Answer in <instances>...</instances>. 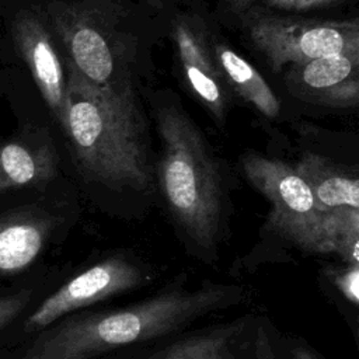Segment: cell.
<instances>
[{"label": "cell", "instance_id": "obj_1", "mask_svg": "<svg viewBox=\"0 0 359 359\" xmlns=\"http://www.w3.org/2000/svg\"><path fill=\"white\" fill-rule=\"evenodd\" d=\"M245 299L247 290L241 285L206 282L189 287L188 275L178 273L151 296L132 304L67 314L1 351V359H101L174 337Z\"/></svg>", "mask_w": 359, "mask_h": 359}, {"label": "cell", "instance_id": "obj_2", "mask_svg": "<svg viewBox=\"0 0 359 359\" xmlns=\"http://www.w3.org/2000/svg\"><path fill=\"white\" fill-rule=\"evenodd\" d=\"M66 133L81 174L111 189L151 184L143 122L130 84L98 87L66 59Z\"/></svg>", "mask_w": 359, "mask_h": 359}, {"label": "cell", "instance_id": "obj_3", "mask_svg": "<svg viewBox=\"0 0 359 359\" xmlns=\"http://www.w3.org/2000/svg\"><path fill=\"white\" fill-rule=\"evenodd\" d=\"M163 143L160 182L188 255L215 265L226 237V208L217 167L202 133L177 108L157 114Z\"/></svg>", "mask_w": 359, "mask_h": 359}, {"label": "cell", "instance_id": "obj_4", "mask_svg": "<svg viewBox=\"0 0 359 359\" xmlns=\"http://www.w3.org/2000/svg\"><path fill=\"white\" fill-rule=\"evenodd\" d=\"M154 278V269L140 258L123 251L111 252L41 297L0 338V349L4 351L24 342L67 314L142 289Z\"/></svg>", "mask_w": 359, "mask_h": 359}, {"label": "cell", "instance_id": "obj_5", "mask_svg": "<svg viewBox=\"0 0 359 359\" xmlns=\"http://www.w3.org/2000/svg\"><path fill=\"white\" fill-rule=\"evenodd\" d=\"M250 182L269 201L266 229L309 254H328L324 217L310 188L294 168L275 158L257 154L243 157Z\"/></svg>", "mask_w": 359, "mask_h": 359}, {"label": "cell", "instance_id": "obj_6", "mask_svg": "<svg viewBox=\"0 0 359 359\" xmlns=\"http://www.w3.org/2000/svg\"><path fill=\"white\" fill-rule=\"evenodd\" d=\"M45 189L0 191V282L31 271L63 236L67 216Z\"/></svg>", "mask_w": 359, "mask_h": 359}, {"label": "cell", "instance_id": "obj_7", "mask_svg": "<svg viewBox=\"0 0 359 359\" xmlns=\"http://www.w3.org/2000/svg\"><path fill=\"white\" fill-rule=\"evenodd\" d=\"M248 35L273 70L285 65L359 50V24L254 13L248 15Z\"/></svg>", "mask_w": 359, "mask_h": 359}, {"label": "cell", "instance_id": "obj_8", "mask_svg": "<svg viewBox=\"0 0 359 359\" xmlns=\"http://www.w3.org/2000/svg\"><path fill=\"white\" fill-rule=\"evenodd\" d=\"M48 18L67 52V60L88 83L98 87L126 83L119 76L112 35L90 8L52 3L48 6Z\"/></svg>", "mask_w": 359, "mask_h": 359}, {"label": "cell", "instance_id": "obj_9", "mask_svg": "<svg viewBox=\"0 0 359 359\" xmlns=\"http://www.w3.org/2000/svg\"><path fill=\"white\" fill-rule=\"evenodd\" d=\"M258 313L188 328L140 359H255Z\"/></svg>", "mask_w": 359, "mask_h": 359}, {"label": "cell", "instance_id": "obj_10", "mask_svg": "<svg viewBox=\"0 0 359 359\" xmlns=\"http://www.w3.org/2000/svg\"><path fill=\"white\" fill-rule=\"evenodd\" d=\"M10 32L43 101L55 121L63 129L66 115V74L48 27L35 11L22 8L11 18Z\"/></svg>", "mask_w": 359, "mask_h": 359}, {"label": "cell", "instance_id": "obj_11", "mask_svg": "<svg viewBox=\"0 0 359 359\" xmlns=\"http://www.w3.org/2000/svg\"><path fill=\"white\" fill-rule=\"evenodd\" d=\"M286 83L289 91L303 101L353 108L359 102V50L294 63Z\"/></svg>", "mask_w": 359, "mask_h": 359}, {"label": "cell", "instance_id": "obj_12", "mask_svg": "<svg viewBox=\"0 0 359 359\" xmlns=\"http://www.w3.org/2000/svg\"><path fill=\"white\" fill-rule=\"evenodd\" d=\"M172 36L189 88L210 115L223 122L229 108L230 88L208 38L201 28L185 18L175 20Z\"/></svg>", "mask_w": 359, "mask_h": 359}, {"label": "cell", "instance_id": "obj_13", "mask_svg": "<svg viewBox=\"0 0 359 359\" xmlns=\"http://www.w3.org/2000/svg\"><path fill=\"white\" fill-rule=\"evenodd\" d=\"M57 172V156L49 139L24 130L0 143V191L43 188Z\"/></svg>", "mask_w": 359, "mask_h": 359}, {"label": "cell", "instance_id": "obj_14", "mask_svg": "<svg viewBox=\"0 0 359 359\" xmlns=\"http://www.w3.org/2000/svg\"><path fill=\"white\" fill-rule=\"evenodd\" d=\"M311 191L321 212L339 208L359 209L358 178L314 153H306L294 168Z\"/></svg>", "mask_w": 359, "mask_h": 359}, {"label": "cell", "instance_id": "obj_15", "mask_svg": "<svg viewBox=\"0 0 359 359\" xmlns=\"http://www.w3.org/2000/svg\"><path fill=\"white\" fill-rule=\"evenodd\" d=\"M212 52L231 91L266 118H276L280 104L261 73L223 41H212Z\"/></svg>", "mask_w": 359, "mask_h": 359}, {"label": "cell", "instance_id": "obj_16", "mask_svg": "<svg viewBox=\"0 0 359 359\" xmlns=\"http://www.w3.org/2000/svg\"><path fill=\"white\" fill-rule=\"evenodd\" d=\"M324 233L328 254H337L344 264L359 262V209L325 212Z\"/></svg>", "mask_w": 359, "mask_h": 359}, {"label": "cell", "instance_id": "obj_17", "mask_svg": "<svg viewBox=\"0 0 359 359\" xmlns=\"http://www.w3.org/2000/svg\"><path fill=\"white\" fill-rule=\"evenodd\" d=\"M50 280L48 275H36L0 294V338L45 296Z\"/></svg>", "mask_w": 359, "mask_h": 359}, {"label": "cell", "instance_id": "obj_18", "mask_svg": "<svg viewBox=\"0 0 359 359\" xmlns=\"http://www.w3.org/2000/svg\"><path fill=\"white\" fill-rule=\"evenodd\" d=\"M324 280L349 306L358 310L359 306V262L325 265Z\"/></svg>", "mask_w": 359, "mask_h": 359}, {"label": "cell", "instance_id": "obj_19", "mask_svg": "<svg viewBox=\"0 0 359 359\" xmlns=\"http://www.w3.org/2000/svg\"><path fill=\"white\" fill-rule=\"evenodd\" d=\"M255 359H287L282 334L264 314H259L255 337Z\"/></svg>", "mask_w": 359, "mask_h": 359}, {"label": "cell", "instance_id": "obj_20", "mask_svg": "<svg viewBox=\"0 0 359 359\" xmlns=\"http://www.w3.org/2000/svg\"><path fill=\"white\" fill-rule=\"evenodd\" d=\"M282 339L287 359H325L310 342L302 337L282 335Z\"/></svg>", "mask_w": 359, "mask_h": 359}, {"label": "cell", "instance_id": "obj_21", "mask_svg": "<svg viewBox=\"0 0 359 359\" xmlns=\"http://www.w3.org/2000/svg\"><path fill=\"white\" fill-rule=\"evenodd\" d=\"M265 4L280 10H310L337 0H264Z\"/></svg>", "mask_w": 359, "mask_h": 359}, {"label": "cell", "instance_id": "obj_22", "mask_svg": "<svg viewBox=\"0 0 359 359\" xmlns=\"http://www.w3.org/2000/svg\"><path fill=\"white\" fill-rule=\"evenodd\" d=\"M234 11H241L247 8L254 0H224Z\"/></svg>", "mask_w": 359, "mask_h": 359}]
</instances>
